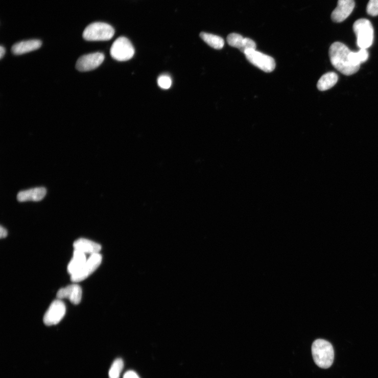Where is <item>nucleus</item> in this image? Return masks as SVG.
<instances>
[{
	"label": "nucleus",
	"mask_w": 378,
	"mask_h": 378,
	"mask_svg": "<svg viewBox=\"0 0 378 378\" xmlns=\"http://www.w3.org/2000/svg\"><path fill=\"white\" fill-rule=\"evenodd\" d=\"M102 256L100 253L90 255L83 267L77 273L71 275L73 282H79L88 277L100 266Z\"/></svg>",
	"instance_id": "8"
},
{
	"label": "nucleus",
	"mask_w": 378,
	"mask_h": 378,
	"mask_svg": "<svg viewBox=\"0 0 378 378\" xmlns=\"http://www.w3.org/2000/svg\"><path fill=\"white\" fill-rule=\"evenodd\" d=\"M355 7L354 0H338L337 7L331 15L333 21L337 23L343 22L351 14Z\"/></svg>",
	"instance_id": "10"
},
{
	"label": "nucleus",
	"mask_w": 378,
	"mask_h": 378,
	"mask_svg": "<svg viewBox=\"0 0 378 378\" xmlns=\"http://www.w3.org/2000/svg\"><path fill=\"white\" fill-rule=\"evenodd\" d=\"M42 45V42L39 40L23 41L14 44L11 51L14 55H22L39 49Z\"/></svg>",
	"instance_id": "14"
},
{
	"label": "nucleus",
	"mask_w": 378,
	"mask_h": 378,
	"mask_svg": "<svg viewBox=\"0 0 378 378\" xmlns=\"http://www.w3.org/2000/svg\"><path fill=\"white\" fill-rule=\"evenodd\" d=\"M7 231L4 228L3 226H1V229H0V237H1L2 239L5 238L7 237Z\"/></svg>",
	"instance_id": "24"
},
{
	"label": "nucleus",
	"mask_w": 378,
	"mask_h": 378,
	"mask_svg": "<svg viewBox=\"0 0 378 378\" xmlns=\"http://www.w3.org/2000/svg\"><path fill=\"white\" fill-rule=\"evenodd\" d=\"M124 378H140L137 373L134 371L129 370L126 372L124 375Z\"/></svg>",
	"instance_id": "23"
},
{
	"label": "nucleus",
	"mask_w": 378,
	"mask_h": 378,
	"mask_svg": "<svg viewBox=\"0 0 378 378\" xmlns=\"http://www.w3.org/2000/svg\"><path fill=\"white\" fill-rule=\"evenodd\" d=\"M351 62L355 65L361 66L362 63L366 62L369 58V53L367 49H361L358 52H351L349 54Z\"/></svg>",
	"instance_id": "19"
},
{
	"label": "nucleus",
	"mask_w": 378,
	"mask_h": 378,
	"mask_svg": "<svg viewBox=\"0 0 378 378\" xmlns=\"http://www.w3.org/2000/svg\"><path fill=\"white\" fill-rule=\"evenodd\" d=\"M351 52L346 45L339 42L332 44L329 50L332 64L339 72L346 76L356 74L361 67L351 62L349 58Z\"/></svg>",
	"instance_id": "1"
},
{
	"label": "nucleus",
	"mask_w": 378,
	"mask_h": 378,
	"mask_svg": "<svg viewBox=\"0 0 378 378\" xmlns=\"http://www.w3.org/2000/svg\"><path fill=\"white\" fill-rule=\"evenodd\" d=\"M66 313V306L61 299L55 300L52 302L43 317L44 324L48 326L59 323Z\"/></svg>",
	"instance_id": "7"
},
{
	"label": "nucleus",
	"mask_w": 378,
	"mask_h": 378,
	"mask_svg": "<svg viewBox=\"0 0 378 378\" xmlns=\"http://www.w3.org/2000/svg\"><path fill=\"white\" fill-rule=\"evenodd\" d=\"M46 194V190L45 187H35L19 193L17 196V199L20 202L39 201L45 197Z\"/></svg>",
	"instance_id": "13"
},
{
	"label": "nucleus",
	"mask_w": 378,
	"mask_h": 378,
	"mask_svg": "<svg viewBox=\"0 0 378 378\" xmlns=\"http://www.w3.org/2000/svg\"><path fill=\"white\" fill-rule=\"evenodd\" d=\"M124 364L123 359L118 358L113 362L109 371V378H120L121 374L124 368Z\"/></svg>",
	"instance_id": "20"
},
{
	"label": "nucleus",
	"mask_w": 378,
	"mask_h": 378,
	"mask_svg": "<svg viewBox=\"0 0 378 378\" xmlns=\"http://www.w3.org/2000/svg\"><path fill=\"white\" fill-rule=\"evenodd\" d=\"M244 54L249 62L265 72L270 73L275 68V61L269 55L256 50H248Z\"/></svg>",
	"instance_id": "6"
},
{
	"label": "nucleus",
	"mask_w": 378,
	"mask_h": 378,
	"mask_svg": "<svg viewBox=\"0 0 378 378\" xmlns=\"http://www.w3.org/2000/svg\"><path fill=\"white\" fill-rule=\"evenodd\" d=\"M367 13L372 16L378 15V0H369L367 7Z\"/></svg>",
	"instance_id": "22"
},
{
	"label": "nucleus",
	"mask_w": 378,
	"mask_h": 378,
	"mask_svg": "<svg viewBox=\"0 0 378 378\" xmlns=\"http://www.w3.org/2000/svg\"><path fill=\"white\" fill-rule=\"evenodd\" d=\"M157 82L159 86L164 89H168L172 85V79L168 75H160L158 79Z\"/></svg>",
	"instance_id": "21"
},
{
	"label": "nucleus",
	"mask_w": 378,
	"mask_h": 378,
	"mask_svg": "<svg viewBox=\"0 0 378 378\" xmlns=\"http://www.w3.org/2000/svg\"><path fill=\"white\" fill-rule=\"evenodd\" d=\"M338 80V75L334 72H329L319 80L317 87L320 91H326L333 87Z\"/></svg>",
	"instance_id": "16"
},
{
	"label": "nucleus",
	"mask_w": 378,
	"mask_h": 378,
	"mask_svg": "<svg viewBox=\"0 0 378 378\" xmlns=\"http://www.w3.org/2000/svg\"><path fill=\"white\" fill-rule=\"evenodd\" d=\"M104 59V54L100 52L84 55L78 59L76 68L80 72L90 71L99 67Z\"/></svg>",
	"instance_id": "9"
},
{
	"label": "nucleus",
	"mask_w": 378,
	"mask_h": 378,
	"mask_svg": "<svg viewBox=\"0 0 378 378\" xmlns=\"http://www.w3.org/2000/svg\"><path fill=\"white\" fill-rule=\"evenodd\" d=\"M115 30L110 25L103 22H94L88 25L83 33L87 41H105L112 39Z\"/></svg>",
	"instance_id": "4"
},
{
	"label": "nucleus",
	"mask_w": 378,
	"mask_h": 378,
	"mask_svg": "<svg viewBox=\"0 0 378 378\" xmlns=\"http://www.w3.org/2000/svg\"><path fill=\"white\" fill-rule=\"evenodd\" d=\"M357 37V44L361 49H367L373 44L374 30L370 21L366 18L357 20L353 25Z\"/></svg>",
	"instance_id": "3"
},
{
	"label": "nucleus",
	"mask_w": 378,
	"mask_h": 378,
	"mask_svg": "<svg viewBox=\"0 0 378 378\" xmlns=\"http://www.w3.org/2000/svg\"><path fill=\"white\" fill-rule=\"evenodd\" d=\"M110 53L113 59L124 62L133 58L135 49L127 38L122 36L113 43Z\"/></svg>",
	"instance_id": "5"
},
{
	"label": "nucleus",
	"mask_w": 378,
	"mask_h": 378,
	"mask_svg": "<svg viewBox=\"0 0 378 378\" xmlns=\"http://www.w3.org/2000/svg\"><path fill=\"white\" fill-rule=\"evenodd\" d=\"M312 352L314 362L319 367L328 369L333 365L334 350L332 345L327 340H316L312 345Z\"/></svg>",
	"instance_id": "2"
},
{
	"label": "nucleus",
	"mask_w": 378,
	"mask_h": 378,
	"mask_svg": "<svg viewBox=\"0 0 378 378\" xmlns=\"http://www.w3.org/2000/svg\"><path fill=\"white\" fill-rule=\"evenodd\" d=\"M5 49L3 46H1V47H0V59H2L3 58V57L5 55Z\"/></svg>",
	"instance_id": "25"
},
{
	"label": "nucleus",
	"mask_w": 378,
	"mask_h": 378,
	"mask_svg": "<svg viewBox=\"0 0 378 378\" xmlns=\"http://www.w3.org/2000/svg\"><path fill=\"white\" fill-rule=\"evenodd\" d=\"M200 36L203 41L215 49L221 50L224 46V41L220 36L205 32H201Z\"/></svg>",
	"instance_id": "17"
},
{
	"label": "nucleus",
	"mask_w": 378,
	"mask_h": 378,
	"mask_svg": "<svg viewBox=\"0 0 378 378\" xmlns=\"http://www.w3.org/2000/svg\"><path fill=\"white\" fill-rule=\"evenodd\" d=\"M87 259L86 254L74 250L73 258L67 267L69 274L72 275L78 272L83 267Z\"/></svg>",
	"instance_id": "15"
},
{
	"label": "nucleus",
	"mask_w": 378,
	"mask_h": 378,
	"mask_svg": "<svg viewBox=\"0 0 378 378\" xmlns=\"http://www.w3.org/2000/svg\"><path fill=\"white\" fill-rule=\"evenodd\" d=\"M57 298L61 299L67 298L74 305L80 303L82 298V290L77 285H72L60 289L56 295Z\"/></svg>",
	"instance_id": "11"
},
{
	"label": "nucleus",
	"mask_w": 378,
	"mask_h": 378,
	"mask_svg": "<svg viewBox=\"0 0 378 378\" xmlns=\"http://www.w3.org/2000/svg\"><path fill=\"white\" fill-rule=\"evenodd\" d=\"M227 42L232 47L240 50L242 53H244L246 38L237 33L230 34L227 37Z\"/></svg>",
	"instance_id": "18"
},
{
	"label": "nucleus",
	"mask_w": 378,
	"mask_h": 378,
	"mask_svg": "<svg viewBox=\"0 0 378 378\" xmlns=\"http://www.w3.org/2000/svg\"><path fill=\"white\" fill-rule=\"evenodd\" d=\"M73 247L75 250L90 255L99 253L102 249L99 244L86 239H80L75 241Z\"/></svg>",
	"instance_id": "12"
}]
</instances>
